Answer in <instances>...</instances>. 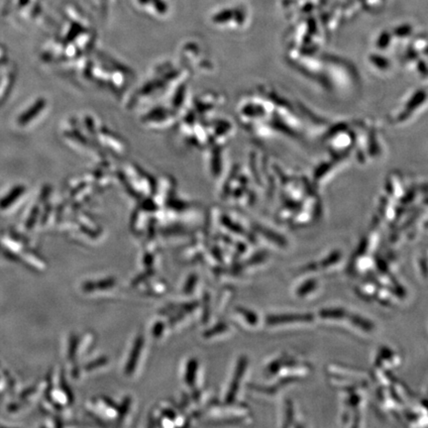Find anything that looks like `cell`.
<instances>
[{
	"instance_id": "cell-11",
	"label": "cell",
	"mask_w": 428,
	"mask_h": 428,
	"mask_svg": "<svg viewBox=\"0 0 428 428\" xmlns=\"http://www.w3.org/2000/svg\"><path fill=\"white\" fill-rule=\"evenodd\" d=\"M164 323L163 322H157L155 324V326L153 327V335L155 337H160L162 335V333L164 332Z\"/></svg>"
},
{
	"instance_id": "cell-5",
	"label": "cell",
	"mask_w": 428,
	"mask_h": 428,
	"mask_svg": "<svg viewBox=\"0 0 428 428\" xmlns=\"http://www.w3.org/2000/svg\"><path fill=\"white\" fill-rule=\"evenodd\" d=\"M197 366H198V364H197V361L195 359H191L187 363L184 380H185V383L188 386H193V384L195 382V376H196Z\"/></svg>"
},
{
	"instance_id": "cell-12",
	"label": "cell",
	"mask_w": 428,
	"mask_h": 428,
	"mask_svg": "<svg viewBox=\"0 0 428 428\" xmlns=\"http://www.w3.org/2000/svg\"><path fill=\"white\" fill-rule=\"evenodd\" d=\"M153 274V272L151 271V272H148V273H144V274H141L138 278H136L134 281H133V283H132V286H136V285H139V284H141L143 281H145L148 277H150L151 275Z\"/></svg>"
},
{
	"instance_id": "cell-1",
	"label": "cell",
	"mask_w": 428,
	"mask_h": 428,
	"mask_svg": "<svg viewBox=\"0 0 428 428\" xmlns=\"http://www.w3.org/2000/svg\"><path fill=\"white\" fill-rule=\"evenodd\" d=\"M143 346H144V337L143 336H138L136 338L135 342H134V345H133L132 350H131L130 355H129V359H128L127 363H126L125 370H124V372H125V374L127 376L132 375L133 372H134V370L136 369V366H137V363H138V360H139V357H140V354H141Z\"/></svg>"
},
{
	"instance_id": "cell-14",
	"label": "cell",
	"mask_w": 428,
	"mask_h": 428,
	"mask_svg": "<svg viewBox=\"0 0 428 428\" xmlns=\"http://www.w3.org/2000/svg\"><path fill=\"white\" fill-rule=\"evenodd\" d=\"M164 414L166 415V417H167V418H169V419H171V420H173V419L176 417L175 413H173L172 411H169V410L164 411Z\"/></svg>"
},
{
	"instance_id": "cell-6",
	"label": "cell",
	"mask_w": 428,
	"mask_h": 428,
	"mask_svg": "<svg viewBox=\"0 0 428 428\" xmlns=\"http://www.w3.org/2000/svg\"><path fill=\"white\" fill-rule=\"evenodd\" d=\"M227 329H228L227 324H226V323H224V322H221V323H218L217 325H215L214 327L210 328L209 330L205 331V332H204V336H205V337H212V336H215V335H217V334H221V333H223V332H224V331H226Z\"/></svg>"
},
{
	"instance_id": "cell-10",
	"label": "cell",
	"mask_w": 428,
	"mask_h": 428,
	"mask_svg": "<svg viewBox=\"0 0 428 428\" xmlns=\"http://www.w3.org/2000/svg\"><path fill=\"white\" fill-rule=\"evenodd\" d=\"M130 404H131V399L130 398H126L123 401L122 405L118 409V415L120 416V418H123L126 415V413L128 412V410L130 408Z\"/></svg>"
},
{
	"instance_id": "cell-7",
	"label": "cell",
	"mask_w": 428,
	"mask_h": 428,
	"mask_svg": "<svg viewBox=\"0 0 428 428\" xmlns=\"http://www.w3.org/2000/svg\"><path fill=\"white\" fill-rule=\"evenodd\" d=\"M196 281H197V278H196L195 275H191V276L188 277V279H187L184 288V294L187 295V294H189V293H191L193 291L194 286L196 284Z\"/></svg>"
},
{
	"instance_id": "cell-2",
	"label": "cell",
	"mask_w": 428,
	"mask_h": 428,
	"mask_svg": "<svg viewBox=\"0 0 428 428\" xmlns=\"http://www.w3.org/2000/svg\"><path fill=\"white\" fill-rule=\"evenodd\" d=\"M247 365V360L245 358H241L239 360V363L236 368L234 377H233V382L230 385V388L228 390V393L226 395V403L227 404H231L234 402L236 394L238 392V388H239V384H240V380L243 376V372H244L245 368Z\"/></svg>"
},
{
	"instance_id": "cell-3",
	"label": "cell",
	"mask_w": 428,
	"mask_h": 428,
	"mask_svg": "<svg viewBox=\"0 0 428 428\" xmlns=\"http://www.w3.org/2000/svg\"><path fill=\"white\" fill-rule=\"evenodd\" d=\"M45 100L44 99H39L37 102H35V104L30 107L25 113H23L20 117L18 122L20 125H26L27 123L30 122L31 120H33L34 117H36L41 111L42 109L45 107Z\"/></svg>"
},
{
	"instance_id": "cell-4",
	"label": "cell",
	"mask_w": 428,
	"mask_h": 428,
	"mask_svg": "<svg viewBox=\"0 0 428 428\" xmlns=\"http://www.w3.org/2000/svg\"><path fill=\"white\" fill-rule=\"evenodd\" d=\"M114 285H115V280L110 278V279L100 280V281H96V282L86 283L83 288L85 291L91 292L94 290H106V289L112 288Z\"/></svg>"
},
{
	"instance_id": "cell-13",
	"label": "cell",
	"mask_w": 428,
	"mask_h": 428,
	"mask_svg": "<svg viewBox=\"0 0 428 428\" xmlns=\"http://www.w3.org/2000/svg\"><path fill=\"white\" fill-rule=\"evenodd\" d=\"M145 264L146 265H152L153 264V257L151 255H146L145 256Z\"/></svg>"
},
{
	"instance_id": "cell-9",
	"label": "cell",
	"mask_w": 428,
	"mask_h": 428,
	"mask_svg": "<svg viewBox=\"0 0 428 428\" xmlns=\"http://www.w3.org/2000/svg\"><path fill=\"white\" fill-rule=\"evenodd\" d=\"M107 362H108V359H107L106 357L99 358V359H97V360H95V361H93V362L89 363V364L87 365L86 369H87V370H92V369H95V368L101 367V366H104Z\"/></svg>"
},
{
	"instance_id": "cell-8",
	"label": "cell",
	"mask_w": 428,
	"mask_h": 428,
	"mask_svg": "<svg viewBox=\"0 0 428 428\" xmlns=\"http://www.w3.org/2000/svg\"><path fill=\"white\" fill-rule=\"evenodd\" d=\"M237 311H239L243 316H245V318L247 319V321L249 323L255 324L257 322V316L255 315V313H253V312H251L245 308H241V307L237 308Z\"/></svg>"
}]
</instances>
